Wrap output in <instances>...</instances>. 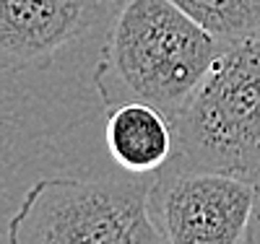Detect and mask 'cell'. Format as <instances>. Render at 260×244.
Instances as JSON below:
<instances>
[{
	"mask_svg": "<svg viewBox=\"0 0 260 244\" xmlns=\"http://www.w3.org/2000/svg\"><path fill=\"white\" fill-rule=\"evenodd\" d=\"M107 112V148L127 174L146 177L169 164L175 151V130L161 109L143 101H125Z\"/></svg>",
	"mask_w": 260,
	"mask_h": 244,
	"instance_id": "8992f818",
	"label": "cell"
},
{
	"mask_svg": "<svg viewBox=\"0 0 260 244\" xmlns=\"http://www.w3.org/2000/svg\"><path fill=\"white\" fill-rule=\"evenodd\" d=\"M219 42H234L260 29V0H172Z\"/></svg>",
	"mask_w": 260,
	"mask_h": 244,
	"instance_id": "52a82bcc",
	"label": "cell"
},
{
	"mask_svg": "<svg viewBox=\"0 0 260 244\" xmlns=\"http://www.w3.org/2000/svg\"><path fill=\"white\" fill-rule=\"evenodd\" d=\"M148 203L167 244H240L255 213L252 182L175 164L159 169Z\"/></svg>",
	"mask_w": 260,
	"mask_h": 244,
	"instance_id": "277c9868",
	"label": "cell"
},
{
	"mask_svg": "<svg viewBox=\"0 0 260 244\" xmlns=\"http://www.w3.org/2000/svg\"><path fill=\"white\" fill-rule=\"evenodd\" d=\"M99 0H0V71H42L94 26Z\"/></svg>",
	"mask_w": 260,
	"mask_h": 244,
	"instance_id": "5b68a950",
	"label": "cell"
},
{
	"mask_svg": "<svg viewBox=\"0 0 260 244\" xmlns=\"http://www.w3.org/2000/svg\"><path fill=\"white\" fill-rule=\"evenodd\" d=\"M182 164L252 182L260 171V29L221 44L172 120Z\"/></svg>",
	"mask_w": 260,
	"mask_h": 244,
	"instance_id": "7a4b0ae2",
	"label": "cell"
},
{
	"mask_svg": "<svg viewBox=\"0 0 260 244\" xmlns=\"http://www.w3.org/2000/svg\"><path fill=\"white\" fill-rule=\"evenodd\" d=\"M252 187H255V213L260 216V171H257V177L252 180Z\"/></svg>",
	"mask_w": 260,
	"mask_h": 244,
	"instance_id": "ba28073f",
	"label": "cell"
},
{
	"mask_svg": "<svg viewBox=\"0 0 260 244\" xmlns=\"http://www.w3.org/2000/svg\"><path fill=\"white\" fill-rule=\"evenodd\" d=\"M94 86L107 109L143 101L169 122L198 88L221 44L172 0H117Z\"/></svg>",
	"mask_w": 260,
	"mask_h": 244,
	"instance_id": "6da1fadb",
	"label": "cell"
},
{
	"mask_svg": "<svg viewBox=\"0 0 260 244\" xmlns=\"http://www.w3.org/2000/svg\"><path fill=\"white\" fill-rule=\"evenodd\" d=\"M146 180H37L8 224L11 244H167Z\"/></svg>",
	"mask_w": 260,
	"mask_h": 244,
	"instance_id": "3957f363",
	"label": "cell"
}]
</instances>
